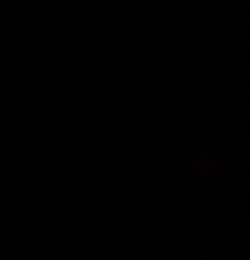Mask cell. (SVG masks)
Here are the masks:
<instances>
[]
</instances>
